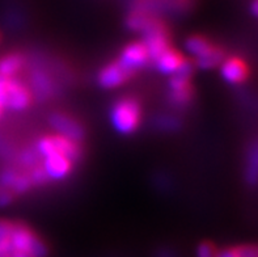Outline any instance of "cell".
Here are the masks:
<instances>
[{"mask_svg":"<svg viewBox=\"0 0 258 257\" xmlns=\"http://www.w3.org/2000/svg\"><path fill=\"white\" fill-rule=\"evenodd\" d=\"M110 121L113 127L122 135L135 133L142 121V107L139 100L131 96L115 100L110 108Z\"/></svg>","mask_w":258,"mask_h":257,"instance_id":"cell-1","label":"cell"},{"mask_svg":"<svg viewBox=\"0 0 258 257\" xmlns=\"http://www.w3.org/2000/svg\"><path fill=\"white\" fill-rule=\"evenodd\" d=\"M12 252H25L33 257H46L49 253L47 244L28 225L15 223L12 231Z\"/></svg>","mask_w":258,"mask_h":257,"instance_id":"cell-2","label":"cell"},{"mask_svg":"<svg viewBox=\"0 0 258 257\" xmlns=\"http://www.w3.org/2000/svg\"><path fill=\"white\" fill-rule=\"evenodd\" d=\"M143 33V42L150 53L151 62H154L157 57H160L165 50L170 47L169 30L161 21L152 19L142 30Z\"/></svg>","mask_w":258,"mask_h":257,"instance_id":"cell-3","label":"cell"},{"mask_svg":"<svg viewBox=\"0 0 258 257\" xmlns=\"http://www.w3.org/2000/svg\"><path fill=\"white\" fill-rule=\"evenodd\" d=\"M49 125L58 135L82 143L85 138V129L78 120L63 112H54L49 116Z\"/></svg>","mask_w":258,"mask_h":257,"instance_id":"cell-4","label":"cell"},{"mask_svg":"<svg viewBox=\"0 0 258 257\" xmlns=\"http://www.w3.org/2000/svg\"><path fill=\"white\" fill-rule=\"evenodd\" d=\"M118 62L135 75L138 70L144 69L150 65L151 57L143 41H134L124 46L119 54Z\"/></svg>","mask_w":258,"mask_h":257,"instance_id":"cell-5","label":"cell"},{"mask_svg":"<svg viewBox=\"0 0 258 257\" xmlns=\"http://www.w3.org/2000/svg\"><path fill=\"white\" fill-rule=\"evenodd\" d=\"M33 101L29 87L17 78L8 79L4 109L13 112H23L30 107Z\"/></svg>","mask_w":258,"mask_h":257,"instance_id":"cell-6","label":"cell"},{"mask_svg":"<svg viewBox=\"0 0 258 257\" xmlns=\"http://www.w3.org/2000/svg\"><path fill=\"white\" fill-rule=\"evenodd\" d=\"M133 76V72L124 69L118 61H113L98 71L97 83L104 89H113L123 85Z\"/></svg>","mask_w":258,"mask_h":257,"instance_id":"cell-7","label":"cell"},{"mask_svg":"<svg viewBox=\"0 0 258 257\" xmlns=\"http://www.w3.org/2000/svg\"><path fill=\"white\" fill-rule=\"evenodd\" d=\"M30 92H32L33 98H37L38 101H46L54 96L55 91V84L54 80L50 78V75L41 67H36L30 72Z\"/></svg>","mask_w":258,"mask_h":257,"instance_id":"cell-8","label":"cell"},{"mask_svg":"<svg viewBox=\"0 0 258 257\" xmlns=\"http://www.w3.org/2000/svg\"><path fill=\"white\" fill-rule=\"evenodd\" d=\"M42 167L49 180L60 181L71 175L74 164L60 153H52L42 159Z\"/></svg>","mask_w":258,"mask_h":257,"instance_id":"cell-9","label":"cell"},{"mask_svg":"<svg viewBox=\"0 0 258 257\" xmlns=\"http://www.w3.org/2000/svg\"><path fill=\"white\" fill-rule=\"evenodd\" d=\"M223 79L229 84H240L248 78V66L237 57L226 58L220 65Z\"/></svg>","mask_w":258,"mask_h":257,"instance_id":"cell-10","label":"cell"},{"mask_svg":"<svg viewBox=\"0 0 258 257\" xmlns=\"http://www.w3.org/2000/svg\"><path fill=\"white\" fill-rule=\"evenodd\" d=\"M51 137L55 153H60L64 158H67L74 166L83 159L84 150H83L82 143H78V142H74V140L67 139L64 137H60L58 134L51 135Z\"/></svg>","mask_w":258,"mask_h":257,"instance_id":"cell-11","label":"cell"},{"mask_svg":"<svg viewBox=\"0 0 258 257\" xmlns=\"http://www.w3.org/2000/svg\"><path fill=\"white\" fill-rule=\"evenodd\" d=\"M219 46L207 38L206 36H201V34H194L189 36L185 39V49L189 53L190 56H193L194 59L205 58V57L213 54Z\"/></svg>","mask_w":258,"mask_h":257,"instance_id":"cell-12","label":"cell"},{"mask_svg":"<svg viewBox=\"0 0 258 257\" xmlns=\"http://www.w3.org/2000/svg\"><path fill=\"white\" fill-rule=\"evenodd\" d=\"M183 59L185 58L182 57V54L170 46L169 49L165 50L160 57H157L152 63H154L155 69L163 75H173L178 70L181 63L183 62Z\"/></svg>","mask_w":258,"mask_h":257,"instance_id":"cell-13","label":"cell"},{"mask_svg":"<svg viewBox=\"0 0 258 257\" xmlns=\"http://www.w3.org/2000/svg\"><path fill=\"white\" fill-rule=\"evenodd\" d=\"M26 58L23 53L12 52L0 58V75L4 78H15L25 67Z\"/></svg>","mask_w":258,"mask_h":257,"instance_id":"cell-14","label":"cell"},{"mask_svg":"<svg viewBox=\"0 0 258 257\" xmlns=\"http://www.w3.org/2000/svg\"><path fill=\"white\" fill-rule=\"evenodd\" d=\"M168 102L174 109H186L190 107L194 98V92L191 84H185L182 87L169 88Z\"/></svg>","mask_w":258,"mask_h":257,"instance_id":"cell-15","label":"cell"},{"mask_svg":"<svg viewBox=\"0 0 258 257\" xmlns=\"http://www.w3.org/2000/svg\"><path fill=\"white\" fill-rule=\"evenodd\" d=\"M245 179L250 186L258 185V142H255L248 152L245 167Z\"/></svg>","mask_w":258,"mask_h":257,"instance_id":"cell-16","label":"cell"},{"mask_svg":"<svg viewBox=\"0 0 258 257\" xmlns=\"http://www.w3.org/2000/svg\"><path fill=\"white\" fill-rule=\"evenodd\" d=\"M15 222L0 219V257L10 256L12 252V231Z\"/></svg>","mask_w":258,"mask_h":257,"instance_id":"cell-17","label":"cell"},{"mask_svg":"<svg viewBox=\"0 0 258 257\" xmlns=\"http://www.w3.org/2000/svg\"><path fill=\"white\" fill-rule=\"evenodd\" d=\"M42 162L41 160V157H39V153L37 152L36 147L30 146L26 147L24 150H21L17 155V166H19V170H30L32 167L37 166Z\"/></svg>","mask_w":258,"mask_h":257,"instance_id":"cell-18","label":"cell"},{"mask_svg":"<svg viewBox=\"0 0 258 257\" xmlns=\"http://www.w3.org/2000/svg\"><path fill=\"white\" fill-rule=\"evenodd\" d=\"M224 59H226V52L219 46L213 54H210V56L205 57V58L196 59V66L202 70H210L222 65Z\"/></svg>","mask_w":258,"mask_h":257,"instance_id":"cell-19","label":"cell"},{"mask_svg":"<svg viewBox=\"0 0 258 257\" xmlns=\"http://www.w3.org/2000/svg\"><path fill=\"white\" fill-rule=\"evenodd\" d=\"M154 125L157 130L176 131V130H180L181 121L180 118L169 116V114H161V116L155 118Z\"/></svg>","mask_w":258,"mask_h":257,"instance_id":"cell-20","label":"cell"},{"mask_svg":"<svg viewBox=\"0 0 258 257\" xmlns=\"http://www.w3.org/2000/svg\"><path fill=\"white\" fill-rule=\"evenodd\" d=\"M28 176H29L30 181H32L33 188H41V186H45L47 182L50 181L47 175H46L45 170L42 167V162L37 166L32 167L30 170H26Z\"/></svg>","mask_w":258,"mask_h":257,"instance_id":"cell-21","label":"cell"},{"mask_svg":"<svg viewBox=\"0 0 258 257\" xmlns=\"http://www.w3.org/2000/svg\"><path fill=\"white\" fill-rule=\"evenodd\" d=\"M20 170L19 168H4L2 172H0V188L10 189L12 190L15 182H16L17 177H19Z\"/></svg>","mask_w":258,"mask_h":257,"instance_id":"cell-22","label":"cell"},{"mask_svg":"<svg viewBox=\"0 0 258 257\" xmlns=\"http://www.w3.org/2000/svg\"><path fill=\"white\" fill-rule=\"evenodd\" d=\"M218 249L210 241H202L197 247V257H218Z\"/></svg>","mask_w":258,"mask_h":257,"instance_id":"cell-23","label":"cell"},{"mask_svg":"<svg viewBox=\"0 0 258 257\" xmlns=\"http://www.w3.org/2000/svg\"><path fill=\"white\" fill-rule=\"evenodd\" d=\"M16 198V195L13 194L12 190L10 189L0 188V208H6V206L11 205Z\"/></svg>","mask_w":258,"mask_h":257,"instance_id":"cell-24","label":"cell"},{"mask_svg":"<svg viewBox=\"0 0 258 257\" xmlns=\"http://www.w3.org/2000/svg\"><path fill=\"white\" fill-rule=\"evenodd\" d=\"M236 248L240 257H258V245H242Z\"/></svg>","mask_w":258,"mask_h":257,"instance_id":"cell-25","label":"cell"},{"mask_svg":"<svg viewBox=\"0 0 258 257\" xmlns=\"http://www.w3.org/2000/svg\"><path fill=\"white\" fill-rule=\"evenodd\" d=\"M218 257H240L239 252H237V248H226L223 251L218 252Z\"/></svg>","mask_w":258,"mask_h":257,"instance_id":"cell-26","label":"cell"},{"mask_svg":"<svg viewBox=\"0 0 258 257\" xmlns=\"http://www.w3.org/2000/svg\"><path fill=\"white\" fill-rule=\"evenodd\" d=\"M250 11L254 16L258 17V0H253L252 4H250Z\"/></svg>","mask_w":258,"mask_h":257,"instance_id":"cell-27","label":"cell"},{"mask_svg":"<svg viewBox=\"0 0 258 257\" xmlns=\"http://www.w3.org/2000/svg\"><path fill=\"white\" fill-rule=\"evenodd\" d=\"M10 257H33V256L25 253V252H16V251H15V252H11Z\"/></svg>","mask_w":258,"mask_h":257,"instance_id":"cell-28","label":"cell"},{"mask_svg":"<svg viewBox=\"0 0 258 257\" xmlns=\"http://www.w3.org/2000/svg\"><path fill=\"white\" fill-rule=\"evenodd\" d=\"M0 42H2V33H0Z\"/></svg>","mask_w":258,"mask_h":257,"instance_id":"cell-29","label":"cell"},{"mask_svg":"<svg viewBox=\"0 0 258 257\" xmlns=\"http://www.w3.org/2000/svg\"><path fill=\"white\" fill-rule=\"evenodd\" d=\"M3 257H10V256H3Z\"/></svg>","mask_w":258,"mask_h":257,"instance_id":"cell-30","label":"cell"}]
</instances>
